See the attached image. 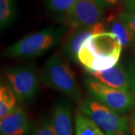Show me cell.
Masks as SVG:
<instances>
[{"label": "cell", "mask_w": 135, "mask_h": 135, "mask_svg": "<svg viewBox=\"0 0 135 135\" xmlns=\"http://www.w3.org/2000/svg\"><path fill=\"white\" fill-rule=\"evenodd\" d=\"M65 26L49 27L28 35L8 47L5 55L10 58H32L56 47L67 33Z\"/></svg>", "instance_id": "cell-3"}, {"label": "cell", "mask_w": 135, "mask_h": 135, "mask_svg": "<svg viewBox=\"0 0 135 135\" xmlns=\"http://www.w3.org/2000/svg\"><path fill=\"white\" fill-rule=\"evenodd\" d=\"M50 121L56 135H74L72 104L68 98L56 101L53 107Z\"/></svg>", "instance_id": "cell-10"}, {"label": "cell", "mask_w": 135, "mask_h": 135, "mask_svg": "<svg viewBox=\"0 0 135 135\" xmlns=\"http://www.w3.org/2000/svg\"><path fill=\"white\" fill-rule=\"evenodd\" d=\"M4 74L18 101L28 102L36 96L41 80L34 65L10 66L5 68Z\"/></svg>", "instance_id": "cell-6"}, {"label": "cell", "mask_w": 135, "mask_h": 135, "mask_svg": "<svg viewBox=\"0 0 135 135\" xmlns=\"http://www.w3.org/2000/svg\"><path fill=\"white\" fill-rule=\"evenodd\" d=\"M31 129L28 115L20 107L0 119V135H28Z\"/></svg>", "instance_id": "cell-11"}, {"label": "cell", "mask_w": 135, "mask_h": 135, "mask_svg": "<svg viewBox=\"0 0 135 135\" xmlns=\"http://www.w3.org/2000/svg\"><path fill=\"white\" fill-rule=\"evenodd\" d=\"M98 4L103 10L110 8L118 4L119 0H96Z\"/></svg>", "instance_id": "cell-19"}, {"label": "cell", "mask_w": 135, "mask_h": 135, "mask_svg": "<svg viewBox=\"0 0 135 135\" xmlns=\"http://www.w3.org/2000/svg\"><path fill=\"white\" fill-rule=\"evenodd\" d=\"M122 46L115 35L104 32L91 35L78 53V62L88 72L109 69L119 62Z\"/></svg>", "instance_id": "cell-1"}, {"label": "cell", "mask_w": 135, "mask_h": 135, "mask_svg": "<svg viewBox=\"0 0 135 135\" xmlns=\"http://www.w3.org/2000/svg\"><path fill=\"white\" fill-rule=\"evenodd\" d=\"M16 16L15 0H0V27L5 29L12 23Z\"/></svg>", "instance_id": "cell-16"}, {"label": "cell", "mask_w": 135, "mask_h": 135, "mask_svg": "<svg viewBox=\"0 0 135 135\" xmlns=\"http://www.w3.org/2000/svg\"><path fill=\"white\" fill-rule=\"evenodd\" d=\"M39 76L44 86L62 93L71 100L82 101V92L74 73L58 54H53L46 61Z\"/></svg>", "instance_id": "cell-2"}, {"label": "cell", "mask_w": 135, "mask_h": 135, "mask_svg": "<svg viewBox=\"0 0 135 135\" xmlns=\"http://www.w3.org/2000/svg\"><path fill=\"white\" fill-rule=\"evenodd\" d=\"M107 32H110L115 35L119 40L122 48H128L132 44L134 41L133 35L128 29L126 25L122 22L119 16L110 15L106 21Z\"/></svg>", "instance_id": "cell-12"}, {"label": "cell", "mask_w": 135, "mask_h": 135, "mask_svg": "<svg viewBox=\"0 0 135 135\" xmlns=\"http://www.w3.org/2000/svg\"><path fill=\"white\" fill-rule=\"evenodd\" d=\"M84 84L93 99L118 113L124 114L135 105V95L132 92L110 86L92 76L85 78Z\"/></svg>", "instance_id": "cell-5"}, {"label": "cell", "mask_w": 135, "mask_h": 135, "mask_svg": "<svg viewBox=\"0 0 135 135\" xmlns=\"http://www.w3.org/2000/svg\"><path fill=\"white\" fill-rule=\"evenodd\" d=\"M105 31V26L103 23L90 28H70L68 33L62 41L61 53L70 62H78V53L84 41L92 35Z\"/></svg>", "instance_id": "cell-9"}, {"label": "cell", "mask_w": 135, "mask_h": 135, "mask_svg": "<svg viewBox=\"0 0 135 135\" xmlns=\"http://www.w3.org/2000/svg\"><path fill=\"white\" fill-rule=\"evenodd\" d=\"M17 98L8 85L0 86V119L4 118L17 107Z\"/></svg>", "instance_id": "cell-14"}, {"label": "cell", "mask_w": 135, "mask_h": 135, "mask_svg": "<svg viewBox=\"0 0 135 135\" xmlns=\"http://www.w3.org/2000/svg\"><path fill=\"white\" fill-rule=\"evenodd\" d=\"M130 126L131 131H132V133L134 134V135H135V113L134 116H133V118H132V119H131V122Z\"/></svg>", "instance_id": "cell-21"}, {"label": "cell", "mask_w": 135, "mask_h": 135, "mask_svg": "<svg viewBox=\"0 0 135 135\" xmlns=\"http://www.w3.org/2000/svg\"><path fill=\"white\" fill-rule=\"evenodd\" d=\"M79 110L90 118L106 135H128L130 133V123L126 116L92 98L81 101Z\"/></svg>", "instance_id": "cell-4"}, {"label": "cell", "mask_w": 135, "mask_h": 135, "mask_svg": "<svg viewBox=\"0 0 135 135\" xmlns=\"http://www.w3.org/2000/svg\"><path fill=\"white\" fill-rule=\"evenodd\" d=\"M119 17L130 30L135 41V12H122Z\"/></svg>", "instance_id": "cell-18"}, {"label": "cell", "mask_w": 135, "mask_h": 135, "mask_svg": "<svg viewBox=\"0 0 135 135\" xmlns=\"http://www.w3.org/2000/svg\"><path fill=\"white\" fill-rule=\"evenodd\" d=\"M122 2L128 12H135V0H122Z\"/></svg>", "instance_id": "cell-20"}, {"label": "cell", "mask_w": 135, "mask_h": 135, "mask_svg": "<svg viewBox=\"0 0 135 135\" xmlns=\"http://www.w3.org/2000/svg\"><path fill=\"white\" fill-rule=\"evenodd\" d=\"M29 135H56L51 123L50 118L44 116L31 129Z\"/></svg>", "instance_id": "cell-17"}, {"label": "cell", "mask_w": 135, "mask_h": 135, "mask_svg": "<svg viewBox=\"0 0 135 135\" xmlns=\"http://www.w3.org/2000/svg\"><path fill=\"white\" fill-rule=\"evenodd\" d=\"M78 0H46L49 13L57 20H65Z\"/></svg>", "instance_id": "cell-15"}, {"label": "cell", "mask_w": 135, "mask_h": 135, "mask_svg": "<svg viewBox=\"0 0 135 135\" xmlns=\"http://www.w3.org/2000/svg\"><path fill=\"white\" fill-rule=\"evenodd\" d=\"M74 135H106L93 121L77 110L74 116Z\"/></svg>", "instance_id": "cell-13"}, {"label": "cell", "mask_w": 135, "mask_h": 135, "mask_svg": "<svg viewBox=\"0 0 135 135\" xmlns=\"http://www.w3.org/2000/svg\"><path fill=\"white\" fill-rule=\"evenodd\" d=\"M90 76L110 86L132 92L135 95V68L119 62L109 69L89 72Z\"/></svg>", "instance_id": "cell-7"}, {"label": "cell", "mask_w": 135, "mask_h": 135, "mask_svg": "<svg viewBox=\"0 0 135 135\" xmlns=\"http://www.w3.org/2000/svg\"><path fill=\"white\" fill-rule=\"evenodd\" d=\"M103 11L96 0H78L65 20L71 28H90L102 23Z\"/></svg>", "instance_id": "cell-8"}]
</instances>
